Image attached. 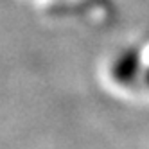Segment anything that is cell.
<instances>
[{
    "mask_svg": "<svg viewBox=\"0 0 149 149\" xmlns=\"http://www.w3.org/2000/svg\"><path fill=\"white\" fill-rule=\"evenodd\" d=\"M147 83H149V72H147Z\"/></svg>",
    "mask_w": 149,
    "mask_h": 149,
    "instance_id": "6da1fadb",
    "label": "cell"
}]
</instances>
